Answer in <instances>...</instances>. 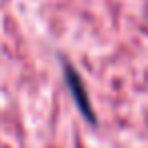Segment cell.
Here are the masks:
<instances>
[{
    "mask_svg": "<svg viewBox=\"0 0 148 148\" xmlns=\"http://www.w3.org/2000/svg\"><path fill=\"white\" fill-rule=\"evenodd\" d=\"M61 67H63L65 85H67V89H69L73 101H75V108L79 110V114H81L89 124H95L97 116H95V110H93V106H91L89 93H87V89H85L83 77H81V75L77 73V69H75L69 61H65V59H61Z\"/></svg>",
    "mask_w": 148,
    "mask_h": 148,
    "instance_id": "6da1fadb",
    "label": "cell"
}]
</instances>
